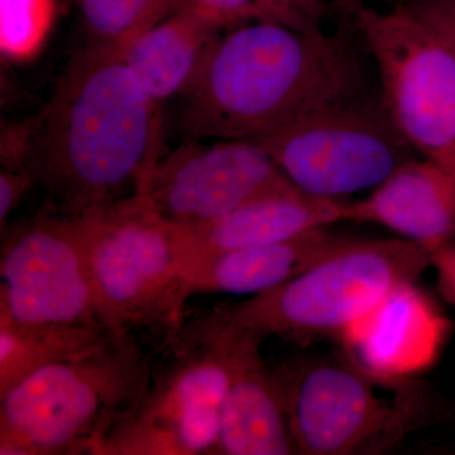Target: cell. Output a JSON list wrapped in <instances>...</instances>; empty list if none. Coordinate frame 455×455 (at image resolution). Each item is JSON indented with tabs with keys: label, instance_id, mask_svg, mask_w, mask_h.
<instances>
[{
	"label": "cell",
	"instance_id": "cell-1",
	"mask_svg": "<svg viewBox=\"0 0 455 455\" xmlns=\"http://www.w3.org/2000/svg\"><path fill=\"white\" fill-rule=\"evenodd\" d=\"M163 155L161 106L112 47L77 51L32 118L29 171L68 217L133 196Z\"/></svg>",
	"mask_w": 455,
	"mask_h": 455
},
{
	"label": "cell",
	"instance_id": "cell-2",
	"mask_svg": "<svg viewBox=\"0 0 455 455\" xmlns=\"http://www.w3.org/2000/svg\"><path fill=\"white\" fill-rule=\"evenodd\" d=\"M371 90L349 33L257 20L221 33L181 97L179 127L188 139H262Z\"/></svg>",
	"mask_w": 455,
	"mask_h": 455
},
{
	"label": "cell",
	"instance_id": "cell-3",
	"mask_svg": "<svg viewBox=\"0 0 455 455\" xmlns=\"http://www.w3.org/2000/svg\"><path fill=\"white\" fill-rule=\"evenodd\" d=\"M430 263L429 251L407 239L347 238L291 280L196 320L262 343L269 337L299 344L341 338L391 293L415 283Z\"/></svg>",
	"mask_w": 455,
	"mask_h": 455
},
{
	"label": "cell",
	"instance_id": "cell-4",
	"mask_svg": "<svg viewBox=\"0 0 455 455\" xmlns=\"http://www.w3.org/2000/svg\"><path fill=\"white\" fill-rule=\"evenodd\" d=\"M151 377L132 333L42 368L0 396V454H98Z\"/></svg>",
	"mask_w": 455,
	"mask_h": 455
},
{
	"label": "cell",
	"instance_id": "cell-5",
	"mask_svg": "<svg viewBox=\"0 0 455 455\" xmlns=\"http://www.w3.org/2000/svg\"><path fill=\"white\" fill-rule=\"evenodd\" d=\"M272 372L295 454L386 453L442 409L423 385L377 376L349 357L296 359Z\"/></svg>",
	"mask_w": 455,
	"mask_h": 455
},
{
	"label": "cell",
	"instance_id": "cell-6",
	"mask_svg": "<svg viewBox=\"0 0 455 455\" xmlns=\"http://www.w3.org/2000/svg\"><path fill=\"white\" fill-rule=\"evenodd\" d=\"M76 218L101 323L178 331L191 293L170 223L137 194Z\"/></svg>",
	"mask_w": 455,
	"mask_h": 455
},
{
	"label": "cell",
	"instance_id": "cell-7",
	"mask_svg": "<svg viewBox=\"0 0 455 455\" xmlns=\"http://www.w3.org/2000/svg\"><path fill=\"white\" fill-rule=\"evenodd\" d=\"M257 140L293 187L325 199L370 190L416 157L381 92L326 107Z\"/></svg>",
	"mask_w": 455,
	"mask_h": 455
},
{
	"label": "cell",
	"instance_id": "cell-8",
	"mask_svg": "<svg viewBox=\"0 0 455 455\" xmlns=\"http://www.w3.org/2000/svg\"><path fill=\"white\" fill-rule=\"evenodd\" d=\"M355 29L372 57L379 92L416 154L455 176V55L406 5L364 7Z\"/></svg>",
	"mask_w": 455,
	"mask_h": 455
},
{
	"label": "cell",
	"instance_id": "cell-9",
	"mask_svg": "<svg viewBox=\"0 0 455 455\" xmlns=\"http://www.w3.org/2000/svg\"><path fill=\"white\" fill-rule=\"evenodd\" d=\"M178 355L123 416L97 455L212 454L220 435L228 372L220 349L173 334Z\"/></svg>",
	"mask_w": 455,
	"mask_h": 455
},
{
	"label": "cell",
	"instance_id": "cell-10",
	"mask_svg": "<svg viewBox=\"0 0 455 455\" xmlns=\"http://www.w3.org/2000/svg\"><path fill=\"white\" fill-rule=\"evenodd\" d=\"M0 315L35 324H103L79 218L50 211L3 235Z\"/></svg>",
	"mask_w": 455,
	"mask_h": 455
},
{
	"label": "cell",
	"instance_id": "cell-11",
	"mask_svg": "<svg viewBox=\"0 0 455 455\" xmlns=\"http://www.w3.org/2000/svg\"><path fill=\"white\" fill-rule=\"evenodd\" d=\"M290 185L257 140L202 143L190 139L156 161L140 179L136 194L167 223L194 226Z\"/></svg>",
	"mask_w": 455,
	"mask_h": 455
},
{
	"label": "cell",
	"instance_id": "cell-12",
	"mask_svg": "<svg viewBox=\"0 0 455 455\" xmlns=\"http://www.w3.org/2000/svg\"><path fill=\"white\" fill-rule=\"evenodd\" d=\"M176 333L212 341L226 364L227 396L212 454H295L276 379L260 355L262 341L196 319Z\"/></svg>",
	"mask_w": 455,
	"mask_h": 455
},
{
	"label": "cell",
	"instance_id": "cell-13",
	"mask_svg": "<svg viewBox=\"0 0 455 455\" xmlns=\"http://www.w3.org/2000/svg\"><path fill=\"white\" fill-rule=\"evenodd\" d=\"M349 203L302 193L298 188H278L243 204L223 217L194 226L170 224L182 272L196 260L287 241L348 221Z\"/></svg>",
	"mask_w": 455,
	"mask_h": 455
},
{
	"label": "cell",
	"instance_id": "cell-14",
	"mask_svg": "<svg viewBox=\"0 0 455 455\" xmlns=\"http://www.w3.org/2000/svg\"><path fill=\"white\" fill-rule=\"evenodd\" d=\"M348 221L388 228L427 251L455 239V176L427 158H411L349 203Z\"/></svg>",
	"mask_w": 455,
	"mask_h": 455
},
{
	"label": "cell",
	"instance_id": "cell-15",
	"mask_svg": "<svg viewBox=\"0 0 455 455\" xmlns=\"http://www.w3.org/2000/svg\"><path fill=\"white\" fill-rule=\"evenodd\" d=\"M445 331L444 317L414 283H407L341 339L347 341L348 357L364 370L387 379H405L429 366Z\"/></svg>",
	"mask_w": 455,
	"mask_h": 455
},
{
	"label": "cell",
	"instance_id": "cell-16",
	"mask_svg": "<svg viewBox=\"0 0 455 455\" xmlns=\"http://www.w3.org/2000/svg\"><path fill=\"white\" fill-rule=\"evenodd\" d=\"M346 239L322 228L277 243L230 251L196 260L184 268V276L191 295H259L298 276Z\"/></svg>",
	"mask_w": 455,
	"mask_h": 455
},
{
	"label": "cell",
	"instance_id": "cell-17",
	"mask_svg": "<svg viewBox=\"0 0 455 455\" xmlns=\"http://www.w3.org/2000/svg\"><path fill=\"white\" fill-rule=\"evenodd\" d=\"M223 32L187 2L121 52L147 94L163 106L193 86Z\"/></svg>",
	"mask_w": 455,
	"mask_h": 455
},
{
	"label": "cell",
	"instance_id": "cell-18",
	"mask_svg": "<svg viewBox=\"0 0 455 455\" xmlns=\"http://www.w3.org/2000/svg\"><path fill=\"white\" fill-rule=\"evenodd\" d=\"M118 334L106 324H35L0 315V396L42 368L100 348Z\"/></svg>",
	"mask_w": 455,
	"mask_h": 455
},
{
	"label": "cell",
	"instance_id": "cell-19",
	"mask_svg": "<svg viewBox=\"0 0 455 455\" xmlns=\"http://www.w3.org/2000/svg\"><path fill=\"white\" fill-rule=\"evenodd\" d=\"M188 0H75L90 44L121 50Z\"/></svg>",
	"mask_w": 455,
	"mask_h": 455
},
{
	"label": "cell",
	"instance_id": "cell-20",
	"mask_svg": "<svg viewBox=\"0 0 455 455\" xmlns=\"http://www.w3.org/2000/svg\"><path fill=\"white\" fill-rule=\"evenodd\" d=\"M57 17V0H0V52L26 64L40 55Z\"/></svg>",
	"mask_w": 455,
	"mask_h": 455
},
{
	"label": "cell",
	"instance_id": "cell-21",
	"mask_svg": "<svg viewBox=\"0 0 455 455\" xmlns=\"http://www.w3.org/2000/svg\"><path fill=\"white\" fill-rule=\"evenodd\" d=\"M188 3L224 32L252 20H274L268 0H188Z\"/></svg>",
	"mask_w": 455,
	"mask_h": 455
},
{
	"label": "cell",
	"instance_id": "cell-22",
	"mask_svg": "<svg viewBox=\"0 0 455 455\" xmlns=\"http://www.w3.org/2000/svg\"><path fill=\"white\" fill-rule=\"evenodd\" d=\"M272 18L299 31H322L328 14L325 0H268Z\"/></svg>",
	"mask_w": 455,
	"mask_h": 455
},
{
	"label": "cell",
	"instance_id": "cell-23",
	"mask_svg": "<svg viewBox=\"0 0 455 455\" xmlns=\"http://www.w3.org/2000/svg\"><path fill=\"white\" fill-rule=\"evenodd\" d=\"M32 152V118L4 123L0 136V164L5 170H28Z\"/></svg>",
	"mask_w": 455,
	"mask_h": 455
},
{
	"label": "cell",
	"instance_id": "cell-24",
	"mask_svg": "<svg viewBox=\"0 0 455 455\" xmlns=\"http://www.w3.org/2000/svg\"><path fill=\"white\" fill-rule=\"evenodd\" d=\"M403 5L438 33L455 55V0H407Z\"/></svg>",
	"mask_w": 455,
	"mask_h": 455
},
{
	"label": "cell",
	"instance_id": "cell-25",
	"mask_svg": "<svg viewBox=\"0 0 455 455\" xmlns=\"http://www.w3.org/2000/svg\"><path fill=\"white\" fill-rule=\"evenodd\" d=\"M36 187L35 178L28 170L0 171V223L4 227L5 220L29 190Z\"/></svg>",
	"mask_w": 455,
	"mask_h": 455
},
{
	"label": "cell",
	"instance_id": "cell-26",
	"mask_svg": "<svg viewBox=\"0 0 455 455\" xmlns=\"http://www.w3.org/2000/svg\"><path fill=\"white\" fill-rule=\"evenodd\" d=\"M430 259L438 276L440 292L455 307V239L430 251Z\"/></svg>",
	"mask_w": 455,
	"mask_h": 455
},
{
	"label": "cell",
	"instance_id": "cell-27",
	"mask_svg": "<svg viewBox=\"0 0 455 455\" xmlns=\"http://www.w3.org/2000/svg\"><path fill=\"white\" fill-rule=\"evenodd\" d=\"M325 2L331 13L340 20L343 26L348 29L355 28L357 17L366 7L364 0H325Z\"/></svg>",
	"mask_w": 455,
	"mask_h": 455
},
{
	"label": "cell",
	"instance_id": "cell-28",
	"mask_svg": "<svg viewBox=\"0 0 455 455\" xmlns=\"http://www.w3.org/2000/svg\"><path fill=\"white\" fill-rule=\"evenodd\" d=\"M395 3V5L403 4V3L407 2V0H392Z\"/></svg>",
	"mask_w": 455,
	"mask_h": 455
}]
</instances>
